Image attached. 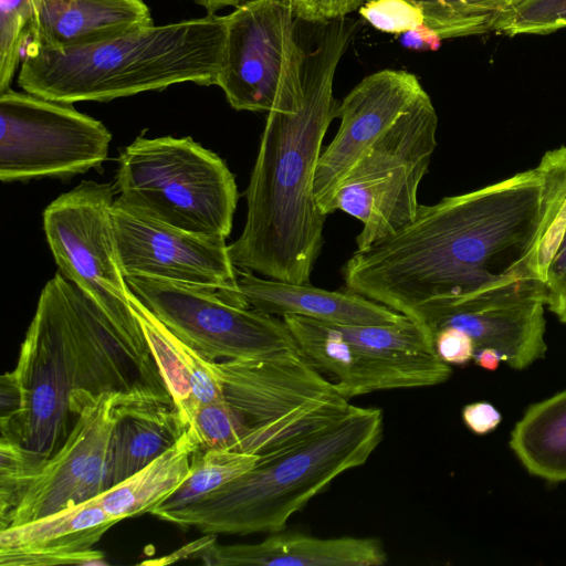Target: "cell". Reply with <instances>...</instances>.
I'll list each match as a JSON object with an SVG mask.
<instances>
[{
  "mask_svg": "<svg viewBox=\"0 0 566 566\" xmlns=\"http://www.w3.org/2000/svg\"><path fill=\"white\" fill-rule=\"evenodd\" d=\"M188 426L198 439L200 450L240 451L248 429L238 411L224 399L216 402H197Z\"/></svg>",
  "mask_w": 566,
  "mask_h": 566,
  "instance_id": "obj_29",
  "label": "cell"
},
{
  "mask_svg": "<svg viewBox=\"0 0 566 566\" xmlns=\"http://www.w3.org/2000/svg\"><path fill=\"white\" fill-rule=\"evenodd\" d=\"M387 557L374 537L322 538L283 530L259 543L229 545L205 534L195 541L191 559L212 566H380Z\"/></svg>",
  "mask_w": 566,
  "mask_h": 566,
  "instance_id": "obj_19",
  "label": "cell"
},
{
  "mask_svg": "<svg viewBox=\"0 0 566 566\" xmlns=\"http://www.w3.org/2000/svg\"><path fill=\"white\" fill-rule=\"evenodd\" d=\"M384 434L379 408H354L342 419L275 454L196 503L159 518L203 534L283 531L293 514L338 475L367 462Z\"/></svg>",
  "mask_w": 566,
  "mask_h": 566,
  "instance_id": "obj_4",
  "label": "cell"
},
{
  "mask_svg": "<svg viewBox=\"0 0 566 566\" xmlns=\"http://www.w3.org/2000/svg\"><path fill=\"white\" fill-rule=\"evenodd\" d=\"M539 223V177L533 168L419 205L409 223L354 252L342 269L345 286L433 336L457 302L512 281L541 280L534 256Z\"/></svg>",
  "mask_w": 566,
  "mask_h": 566,
  "instance_id": "obj_1",
  "label": "cell"
},
{
  "mask_svg": "<svg viewBox=\"0 0 566 566\" xmlns=\"http://www.w3.org/2000/svg\"><path fill=\"white\" fill-rule=\"evenodd\" d=\"M462 420L473 433L483 436L499 427L502 416L492 403L478 401L463 407Z\"/></svg>",
  "mask_w": 566,
  "mask_h": 566,
  "instance_id": "obj_35",
  "label": "cell"
},
{
  "mask_svg": "<svg viewBox=\"0 0 566 566\" xmlns=\"http://www.w3.org/2000/svg\"><path fill=\"white\" fill-rule=\"evenodd\" d=\"M546 306L566 324V229L546 274Z\"/></svg>",
  "mask_w": 566,
  "mask_h": 566,
  "instance_id": "obj_33",
  "label": "cell"
},
{
  "mask_svg": "<svg viewBox=\"0 0 566 566\" xmlns=\"http://www.w3.org/2000/svg\"><path fill=\"white\" fill-rule=\"evenodd\" d=\"M509 444L530 474L551 483L566 482V390L531 405Z\"/></svg>",
  "mask_w": 566,
  "mask_h": 566,
  "instance_id": "obj_24",
  "label": "cell"
},
{
  "mask_svg": "<svg viewBox=\"0 0 566 566\" xmlns=\"http://www.w3.org/2000/svg\"><path fill=\"white\" fill-rule=\"evenodd\" d=\"M117 398L111 392L72 394L71 409L76 418L71 432L32 476L0 531L90 501L107 490L108 448Z\"/></svg>",
  "mask_w": 566,
  "mask_h": 566,
  "instance_id": "obj_14",
  "label": "cell"
},
{
  "mask_svg": "<svg viewBox=\"0 0 566 566\" xmlns=\"http://www.w3.org/2000/svg\"><path fill=\"white\" fill-rule=\"evenodd\" d=\"M226 400L248 432L240 452L275 454L345 417L349 402L297 348L216 361Z\"/></svg>",
  "mask_w": 566,
  "mask_h": 566,
  "instance_id": "obj_6",
  "label": "cell"
},
{
  "mask_svg": "<svg viewBox=\"0 0 566 566\" xmlns=\"http://www.w3.org/2000/svg\"><path fill=\"white\" fill-rule=\"evenodd\" d=\"M433 343L438 356L449 365H465L473 359L475 353L471 337L452 326L437 329Z\"/></svg>",
  "mask_w": 566,
  "mask_h": 566,
  "instance_id": "obj_34",
  "label": "cell"
},
{
  "mask_svg": "<svg viewBox=\"0 0 566 566\" xmlns=\"http://www.w3.org/2000/svg\"><path fill=\"white\" fill-rule=\"evenodd\" d=\"M117 199L165 224L227 239L238 202L223 159L190 137L136 138L119 155Z\"/></svg>",
  "mask_w": 566,
  "mask_h": 566,
  "instance_id": "obj_5",
  "label": "cell"
},
{
  "mask_svg": "<svg viewBox=\"0 0 566 566\" xmlns=\"http://www.w3.org/2000/svg\"><path fill=\"white\" fill-rule=\"evenodd\" d=\"M366 0H292L294 17L311 23L326 24L346 18Z\"/></svg>",
  "mask_w": 566,
  "mask_h": 566,
  "instance_id": "obj_32",
  "label": "cell"
},
{
  "mask_svg": "<svg viewBox=\"0 0 566 566\" xmlns=\"http://www.w3.org/2000/svg\"><path fill=\"white\" fill-rule=\"evenodd\" d=\"M226 32V15L207 14L82 46L25 48L18 85L66 104L108 102L185 82L216 85Z\"/></svg>",
  "mask_w": 566,
  "mask_h": 566,
  "instance_id": "obj_3",
  "label": "cell"
},
{
  "mask_svg": "<svg viewBox=\"0 0 566 566\" xmlns=\"http://www.w3.org/2000/svg\"><path fill=\"white\" fill-rule=\"evenodd\" d=\"M303 67V98L268 112L245 190L247 218L229 245L238 270L306 284L321 254L326 216L314 195L323 139L336 118L334 76L356 32L346 18L324 24Z\"/></svg>",
  "mask_w": 566,
  "mask_h": 566,
  "instance_id": "obj_2",
  "label": "cell"
},
{
  "mask_svg": "<svg viewBox=\"0 0 566 566\" xmlns=\"http://www.w3.org/2000/svg\"><path fill=\"white\" fill-rule=\"evenodd\" d=\"M289 1H291V3H292V0H289ZM291 6H292V4H291Z\"/></svg>",
  "mask_w": 566,
  "mask_h": 566,
  "instance_id": "obj_39",
  "label": "cell"
},
{
  "mask_svg": "<svg viewBox=\"0 0 566 566\" xmlns=\"http://www.w3.org/2000/svg\"><path fill=\"white\" fill-rule=\"evenodd\" d=\"M474 363L490 371H494L503 363L502 356L493 348H482L474 353Z\"/></svg>",
  "mask_w": 566,
  "mask_h": 566,
  "instance_id": "obj_37",
  "label": "cell"
},
{
  "mask_svg": "<svg viewBox=\"0 0 566 566\" xmlns=\"http://www.w3.org/2000/svg\"><path fill=\"white\" fill-rule=\"evenodd\" d=\"M535 169L539 177L541 223L534 256L539 279L545 282L566 229V146L546 151Z\"/></svg>",
  "mask_w": 566,
  "mask_h": 566,
  "instance_id": "obj_25",
  "label": "cell"
},
{
  "mask_svg": "<svg viewBox=\"0 0 566 566\" xmlns=\"http://www.w3.org/2000/svg\"><path fill=\"white\" fill-rule=\"evenodd\" d=\"M199 449L195 431L188 426L172 447L98 495L99 504L118 521L150 513L187 479Z\"/></svg>",
  "mask_w": 566,
  "mask_h": 566,
  "instance_id": "obj_23",
  "label": "cell"
},
{
  "mask_svg": "<svg viewBox=\"0 0 566 566\" xmlns=\"http://www.w3.org/2000/svg\"><path fill=\"white\" fill-rule=\"evenodd\" d=\"M112 218L119 263L126 276H145L209 289L245 306L238 269L226 239L199 235L165 224L114 200Z\"/></svg>",
  "mask_w": 566,
  "mask_h": 566,
  "instance_id": "obj_15",
  "label": "cell"
},
{
  "mask_svg": "<svg viewBox=\"0 0 566 566\" xmlns=\"http://www.w3.org/2000/svg\"><path fill=\"white\" fill-rule=\"evenodd\" d=\"M118 520L107 514L97 496L41 518L0 531L1 566L105 564L93 546Z\"/></svg>",
  "mask_w": 566,
  "mask_h": 566,
  "instance_id": "obj_18",
  "label": "cell"
},
{
  "mask_svg": "<svg viewBox=\"0 0 566 566\" xmlns=\"http://www.w3.org/2000/svg\"><path fill=\"white\" fill-rule=\"evenodd\" d=\"M129 304L135 314L165 385L182 417L188 418L197 401L192 396L189 375L174 335L130 291Z\"/></svg>",
  "mask_w": 566,
  "mask_h": 566,
  "instance_id": "obj_27",
  "label": "cell"
},
{
  "mask_svg": "<svg viewBox=\"0 0 566 566\" xmlns=\"http://www.w3.org/2000/svg\"><path fill=\"white\" fill-rule=\"evenodd\" d=\"M125 279L174 335L212 361L298 348L283 318L233 304L216 291L145 276Z\"/></svg>",
  "mask_w": 566,
  "mask_h": 566,
  "instance_id": "obj_12",
  "label": "cell"
},
{
  "mask_svg": "<svg viewBox=\"0 0 566 566\" xmlns=\"http://www.w3.org/2000/svg\"><path fill=\"white\" fill-rule=\"evenodd\" d=\"M401 35V45L417 51H437L442 41L440 35L426 23L407 31Z\"/></svg>",
  "mask_w": 566,
  "mask_h": 566,
  "instance_id": "obj_36",
  "label": "cell"
},
{
  "mask_svg": "<svg viewBox=\"0 0 566 566\" xmlns=\"http://www.w3.org/2000/svg\"><path fill=\"white\" fill-rule=\"evenodd\" d=\"M207 10V14H216L217 11L226 7L238 8L252 0H192Z\"/></svg>",
  "mask_w": 566,
  "mask_h": 566,
  "instance_id": "obj_38",
  "label": "cell"
},
{
  "mask_svg": "<svg viewBox=\"0 0 566 566\" xmlns=\"http://www.w3.org/2000/svg\"><path fill=\"white\" fill-rule=\"evenodd\" d=\"M359 14L375 29L402 34L424 23L421 10L407 0H367Z\"/></svg>",
  "mask_w": 566,
  "mask_h": 566,
  "instance_id": "obj_31",
  "label": "cell"
},
{
  "mask_svg": "<svg viewBox=\"0 0 566 566\" xmlns=\"http://www.w3.org/2000/svg\"><path fill=\"white\" fill-rule=\"evenodd\" d=\"M114 417L107 490L172 447L188 428L172 399L117 398Z\"/></svg>",
  "mask_w": 566,
  "mask_h": 566,
  "instance_id": "obj_22",
  "label": "cell"
},
{
  "mask_svg": "<svg viewBox=\"0 0 566 566\" xmlns=\"http://www.w3.org/2000/svg\"><path fill=\"white\" fill-rule=\"evenodd\" d=\"M62 281L59 271L41 291L17 365L9 371L19 409L12 419L1 422L0 440L22 449L33 475L66 440L76 418L72 394L85 390Z\"/></svg>",
  "mask_w": 566,
  "mask_h": 566,
  "instance_id": "obj_7",
  "label": "cell"
},
{
  "mask_svg": "<svg viewBox=\"0 0 566 566\" xmlns=\"http://www.w3.org/2000/svg\"><path fill=\"white\" fill-rule=\"evenodd\" d=\"M298 349L348 399L380 390L446 382L451 367L433 336L406 316L388 325H348L298 315L282 317Z\"/></svg>",
  "mask_w": 566,
  "mask_h": 566,
  "instance_id": "obj_8",
  "label": "cell"
},
{
  "mask_svg": "<svg viewBox=\"0 0 566 566\" xmlns=\"http://www.w3.org/2000/svg\"><path fill=\"white\" fill-rule=\"evenodd\" d=\"M258 454L234 450H198L187 479L150 514L156 517L187 507L248 472Z\"/></svg>",
  "mask_w": 566,
  "mask_h": 566,
  "instance_id": "obj_26",
  "label": "cell"
},
{
  "mask_svg": "<svg viewBox=\"0 0 566 566\" xmlns=\"http://www.w3.org/2000/svg\"><path fill=\"white\" fill-rule=\"evenodd\" d=\"M227 17L217 83L237 111L269 112L303 98L306 53L289 0H252Z\"/></svg>",
  "mask_w": 566,
  "mask_h": 566,
  "instance_id": "obj_10",
  "label": "cell"
},
{
  "mask_svg": "<svg viewBox=\"0 0 566 566\" xmlns=\"http://www.w3.org/2000/svg\"><path fill=\"white\" fill-rule=\"evenodd\" d=\"M106 126L72 104L0 93V180L67 177L98 167L108 155Z\"/></svg>",
  "mask_w": 566,
  "mask_h": 566,
  "instance_id": "obj_11",
  "label": "cell"
},
{
  "mask_svg": "<svg viewBox=\"0 0 566 566\" xmlns=\"http://www.w3.org/2000/svg\"><path fill=\"white\" fill-rule=\"evenodd\" d=\"M546 287L538 279L493 286L451 305L437 322L457 327L473 340L475 352L493 348L510 367L521 370L545 356Z\"/></svg>",
  "mask_w": 566,
  "mask_h": 566,
  "instance_id": "obj_17",
  "label": "cell"
},
{
  "mask_svg": "<svg viewBox=\"0 0 566 566\" xmlns=\"http://www.w3.org/2000/svg\"><path fill=\"white\" fill-rule=\"evenodd\" d=\"M149 25L143 0H39L27 48L82 46Z\"/></svg>",
  "mask_w": 566,
  "mask_h": 566,
  "instance_id": "obj_21",
  "label": "cell"
},
{
  "mask_svg": "<svg viewBox=\"0 0 566 566\" xmlns=\"http://www.w3.org/2000/svg\"><path fill=\"white\" fill-rule=\"evenodd\" d=\"M438 115L424 92L360 156L338 185L336 210L363 224L357 250L395 233L416 216L418 188L437 147Z\"/></svg>",
  "mask_w": 566,
  "mask_h": 566,
  "instance_id": "obj_9",
  "label": "cell"
},
{
  "mask_svg": "<svg viewBox=\"0 0 566 566\" xmlns=\"http://www.w3.org/2000/svg\"><path fill=\"white\" fill-rule=\"evenodd\" d=\"M114 200L111 184L84 180L45 208L43 228L60 272L115 321L139 328L119 263Z\"/></svg>",
  "mask_w": 566,
  "mask_h": 566,
  "instance_id": "obj_13",
  "label": "cell"
},
{
  "mask_svg": "<svg viewBox=\"0 0 566 566\" xmlns=\"http://www.w3.org/2000/svg\"><path fill=\"white\" fill-rule=\"evenodd\" d=\"M367 1V0H366ZM442 40L493 31L502 14L520 0H407Z\"/></svg>",
  "mask_w": 566,
  "mask_h": 566,
  "instance_id": "obj_28",
  "label": "cell"
},
{
  "mask_svg": "<svg viewBox=\"0 0 566 566\" xmlns=\"http://www.w3.org/2000/svg\"><path fill=\"white\" fill-rule=\"evenodd\" d=\"M566 28V0H520L497 20L493 31L514 36L548 34Z\"/></svg>",
  "mask_w": 566,
  "mask_h": 566,
  "instance_id": "obj_30",
  "label": "cell"
},
{
  "mask_svg": "<svg viewBox=\"0 0 566 566\" xmlns=\"http://www.w3.org/2000/svg\"><path fill=\"white\" fill-rule=\"evenodd\" d=\"M239 295L245 306L273 316L298 315L348 325H388L406 317L348 290L328 291L238 270Z\"/></svg>",
  "mask_w": 566,
  "mask_h": 566,
  "instance_id": "obj_20",
  "label": "cell"
},
{
  "mask_svg": "<svg viewBox=\"0 0 566 566\" xmlns=\"http://www.w3.org/2000/svg\"><path fill=\"white\" fill-rule=\"evenodd\" d=\"M419 78L403 70H381L363 78L337 106L338 130L322 151L314 179L321 211L332 202L343 178L360 156L421 96Z\"/></svg>",
  "mask_w": 566,
  "mask_h": 566,
  "instance_id": "obj_16",
  "label": "cell"
}]
</instances>
